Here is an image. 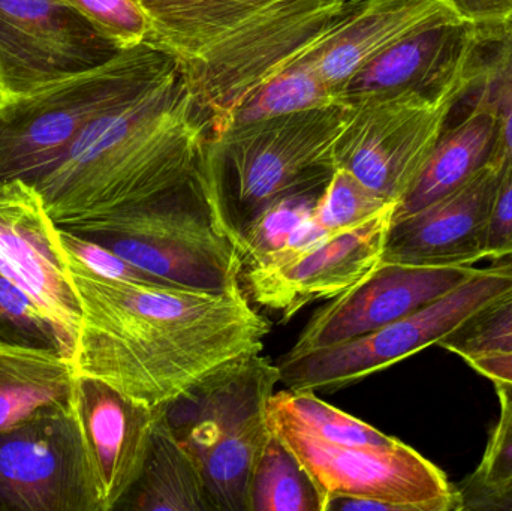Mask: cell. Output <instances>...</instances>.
I'll use <instances>...</instances> for the list:
<instances>
[{"instance_id":"obj_31","label":"cell","mask_w":512,"mask_h":511,"mask_svg":"<svg viewBox=\"0 0 512 511\" xmlns=\"http://www.w3.org/2000/svg\"><path fill=\"white\" fill-rule=\"evenodd\" d=\"M489 59L481 60L477 87L495 111L498 122L496 155L512 161V38L493 45Z\"/></svg>"},{"instance_id":"obj_9","label":"cell","mask_w":512,"mask_h":511,"mask_svg":"<svg viewBox=\"0 0 512 511\" xmlns=\"http://www.w3.org/2000/svg\"><path fill=\"white\" fill-rule=\"evenodd\" d=\"M512 285V264L478 269L468 281L420 311L340 344L286 353L280 383L292 392L334 393L438 345L466 318Z\"/></svg>"},{"instance_id":"obj_20","label":"cell","mask_w":512,"mask_h":511,"mask_svg":"<svg viewBox=\"0 0 512 511\" xmlns=\"http://www.w3.org/2000/svg\"><path fill=\"white\" fill-rule=\"evenodd\" d=\"M469 111L459 125L445 129L414 186L400 200L394 219L411 215L468 182L493 156L498 146V122L484 93L472 87Z\"/></svg>"},{"instance_id":"obj_23","label":"cell","mask_w":512,"mask_h":511,"mask_svg":"<svg viewBox=\"0 0 512 511\" xmlns=\"http://www.w3.org/2000/svg\"><path fill=\"white\" fill-rule=\"evenodd\" d=\"M249 511H322L309 473L274 431L252 471Z\"/></svg>"},{"instance_id":"obj_33","label":"cell","mask_w":512,"mask_h":511,"mask_svg":"<svg viewBox=\"0 0 512 511\" xmlns=\"http://www.w3.org/2000/svg\"><path fill=\"white\" fill-rule=\"evenodd\" d=\"M453 14L489 47L512 38V0H444Z\"/></svg>"},{"instance_id":"obj_3","label":"cell","mask_w":512,"mask_h":511,"mask_svg":"<svg viewBox=\"0 0 512 511\" xmlns=\"http://www.w3.org/2000/svg\"><path fill=\"white\" fill-rule=\"evenodd\" d=\"M348 0H215L152 18L149 42L174 60L212 140L259 87L309 56Z\"/></svg>"},{"instance_id":"obj_11","label":"cell","mask_w":512,"mask_h":511,"mask_svg":"<svg viewBox=\"0 0 512 511\" xmlns=\"http://www.w3.org/2000/svg\"><path fill=\"white\" fill-rule=\"evenodd\" d=\"M0 511H102L74 408L0 434Z\"/></svg>"},{"instance_id":"obj_16","label":"cell","mask_w":512,"mask_h":511,"mask_svg":"<svg viewBox=\"0 0 512 511\" xmlns=\"http://www.w3.org/2000/svg\"><path fill=\"white\" fill-rule=\"evenodd\" d=\"M504 165L495 155L450 194L394 219L382 260L427 267H472L486 260L487 228Z\"/></svg>"},{"instance_id":"obj_13","label":"cell","mask_w":512,"mask_h":511,"mask_svg":"<svg viewBox=\"0 0 512 511\" xmlns=\"http://www.w3.org/2000/svg\"><path fill=\"white\" fill-rule=\"evenodd\" d=\"M119 51L65 0H0L2 95L96 68Z\"/></svg>"},{"instance_id":"obj_28","label":"cell","mask_w":512,"mask_h":511,"mask_svg":"<svg viewBox=\"0 0 512 511\" xmlns=\"http://www.w3.org/2000/svg\"><path fill=\"white\" fill-rule=\"evenodd\" d=\"M391 206L397 204L370 191L349 171L336 168L319 194L312 221L325 234L340 233L364 224Z\"/></svg>"},{"instance_id":"obj_18","label":"cell","mask_w":512,"mask_h":511,"mask_svg":"<svg viewBox=\"0 0 512 511\" xmlns=\"http://www.w3.org/2000/svg\"><path fill=\"white\" fill-rule=\"evenodd\" d=\"M447 23L462 21L444 0H348L336 26L304 59L342 96L346 84L388 48Z\"/></svg>"},{"instance_id":"obj_15","label":"cell","mask_w":512,"mask_h":511,"mask_svg":"<svg viewBox=\"0 0 512 511\" xmlns=\"http://www.w3.org/2000/svg\"><path fill=\"white\" fill-rule=\"evenodd\" d=\"M477 270L381 260L360 284L313 312L288 353L340 344L402 320L456 290Z\"/></svg>"},{"instance_id":"obj_6","label":"cell","mask_w":512,"mask_h":511,"mask_svg":"<svg viewBox=\"0 0 512 511\" xmlns=\"http://www.w3.org/2000/svg\"><path fill=\"white\" fill-rule=\"evenodd\" d=\"M277 363L255 354L219 369L164 408L183 449L200 468L216 511H249V485L271 435Z\"/></svg>"},{"instance_id":"obj_7","label":"cell","mask_w":512,"mask_h":511,"mask_svg":"<svg viewBox=\"0 0 512 511\" xmlns=\"http://www.w3.org/2000/svg\"><path fill=\"white\" fill-rule=\"evenodd\" d=\"M65 230L180 287L230 290L240 285L245 267L236 240L219 224L203 168L185 185L140 206Z\"/></svg>"},{"instance_id":"obj_12","label":"cell","mask_w":512,"mask_h":511,"mask_svg":"<svg viewBox=\"0 0 512 511\" xmlns=\"http://www.w3.org/2000/svg\"><path fill=\"white\" fill-rule=\"evenodd\" d=\"M0 273L29 296L72 360L81 309L71 284L59 228L33 183H0Z\"/></svg>"},{"instance_id":"obj_22","label":"cell","mask_w":512,"mask_h":511,"mask_svg":"<svg viewBox=\"0 0 512 511\" xmlns=\"http://www.w3.org/2000/svg\"><path fill=\"white\" fill-rule=\"evenodd\" d=\"M117 510L216 511L200 468L171 431L164 410L140 477Z\"/></svg>"},{"instance_id":"obj_26","label":"cell","mask_w":512,"mask_h":511,"mask_svg":"<svg viewBox=\"0 0 512 511\" xmlns=\"http://www.w3.org/2000/svg\"><path fill=\"white\" fill-rule=\"evenodd\" d=\"M321 191L289 195L256 216L240 237L243 270L267 263L288 248L292 236L309 221Z\"/></svg>"},{"instance_id":"obj_36","label":"cell","mask_w":512,"mask_h":511,"mask_svg":"<svg viewBox=\"0 0 512 511\" xmlns=\"http://www.w3.org/2000/svg\"><path fill=\"white\" fill-rule=\"evenodd\" d=\"M462 497V511L465 510H511L512 480L490 489L459 488Z\"/></svg>"},{"instance_id":"obj_29","label":"cell","mask_w":512,"mask_h":511,"mask_svg":"<svg viewBox=\"0 0 512 511\" xmlns=\"http://www.w3.org/2000/svg\"><path fill=\"white\" fill-rule=\"evenodd\" d=\"M0 344L47 348L62 354L51 324L17 285L0 273ZM63 356V354H62ZM65 357V356H63Z\"/></svg>"},{"instance_id":"obj_38","label":"cell","mask_w":512,"mask_h":511,"mask_svg":"<svg viewBox=\"0 0 512 511\" xmlns=\"http://www.w3.org/2000/svg\"><path fill=\"white\" fill-rule=\"evenodd\" d=\"M137 2L143 6L149 20H152V18L162 17V15L188 11V9L206 5L215 0H137Z\"/></svg>"},{"instance_id":"obj_35","label":"cell","mask_w":512,"mask_h":511,"mask_svg":"<svg viewBox=\"0 0 512 511\" xmlns=\"http://www.w3.org/2000/svg\"><path fill=\"white\" fill-rule=\"evenodd\" d=\"M512 257V161L505 162L487 228L486 260Z\"/></svg>"},{"instance_id":"obj_40","label":"cell","mask_w":512,"mask_h":511,"mask_svg":"<svg viewBox=\"0 0 512 511\" xmlns=\"http://www.w3.org/2000/svg\"><path fill=\"white\" fill-rule=\"evenodd\" d=\"M0 96H2V92H0Z\"/></svg>"},{"instance_id":"obj_17","label":"cell","mask_w":512,"mask_h":511,"mask_svg":"<svg viewBox=\"0 0 512 511\" xmlns=\"http://www.w3.org/2000/svg\"><path fill=\"white\" fill-rule=\"evenodd\" d=\"M72 408L89 453L102 511L117 510L140 477L164 408L149 407L98 378L77 374Z\"/></svg>"},{"instance_id":"obj_32","label":"cell","mask_w":512,"mask_h":511,"mask_svg":"<svg viewBox=\"0 0 512 511\" xmlns=\"http://www.w3.org/2000/svg\"><path fill=\"white\" fill-rule=\"evenodd\" d=\"M59 242L63 252L68 257L74 258L78 263L86 266L92 272L105 278L122 279V281L134 282H162L155 276L143 272L135 267L134 264L126 261L125 258L114 254L110 249L81 234L72 233V231L60 230ZM167 284V282H164Z\"/></svg>"},{"instance_id":"obj_4","label":"cell","mask_w":512,"mask_h":511,"mask_svg":"<svg viewBox=\"0 0 512 511\" xmlns=\"http://www.w3.org/2000/svg\"><path fill=\"white\" fill-rule=\"evenodd\" d=\"M348 114V102H336L239 126L210 140L204 182L219 224L236 243L270 204L324 189L336 170L334 150Z\"/></svg>"},{"instance_id":"obj_24","label":"cell","mask_w":512,"mask_h":511,"mask_svg":"<svg viewBox=\"0 0 512 511\" xmlns=\"http://www.w3.org/2000/svg\"><path fill=\"white\" fill-rule=\"evenodd\" d=\"M270 420L336 446H385L394 441V437L385 435L369 423L331 407L313 392L286 389L274 393L270 402Z\"/></svg>"},{"instance_id":"obj_8","label":"cell","mask_w":512,"mask_h":511,"mask_svg":"<svg viewBox=\"0 0 512 511\" xmlns=\"http://www.w3.org/2000/svg\"><path fill=\"white\" fill-rule=\"evenodd\" d=\"M481 60L483 50L433 89L348 102V120L334 150L336 168L399 204L429 161L454 108L477 83Z\"/></svg>"},{"instance_id":"obj_14","label":"cell","mask_w":512,"mask_h":511,"mask_svg":"<svg viewBox=\"0 0 512 511\" xmlns=\"http://www.w3.org/2000/svg\"><path fill=\"white\" fill-rule=\"evenodd\" d=\"M396 206L358 227L330 234L288 257L245 273L248 294L283 323L319 300L342 296L373 272L384 254Z\"/></svg>"},{"instance_id":"obj_25","label":"cell","mask_w":512,"mask_h":511,"mask_svg":"<svg viewBox=\"0 0 512 511\" xmlns=\"http://www.w3.org/2000/svg\"><path fill=\"white\" fill-rule=\"evenodd\" d=\"M342 101V96L322 80L312 63L301 59L242 102L231 116L225 132L249 123L327 107Z\"/></svg>"},{"instance_id":"obj_19","label":"cell","mask_w":512,"mask_h":511,"mask_svg":"<svg viewBox=\"0 0 512 511\" xmlns=\"http://www.w3.org/2000/svg\"><path fill=\"white\" fill-rule=\"evenodd\" d=\"M483 48L474 32L462 23L421 30L361 69L343 89V101L351 104L402 90L433 89Z\"/></svg>"},{"instance_id":"obj_5","label":"cell","mask_w":512,"mask_h":511,"mask_svg":"<svg viewBox=\"0 0 512 511\" xmlns=\"http://www.w3.org/2000/svg\"><path fill=\"white\" fill-rule=\"evenodd\" d=\"M174 68V60L147 41L80 74L0 96V183L38 182L62 162L87 126Z\"/></svg>"},{"instance_id":"obj_34","label":"cell","mask_w":512,"mask_h":511,"mask_svg":"<svg viewBox=\"0 0 512 511\" xmlns=\"http://www.w3.org/2000/svg\"><path fill=\"white\" fill-rule=\"evenodd\" d=\"M512 480V413L501 407L486 452L477 470L459 488L490 489Z\"/></svg>"},{"instance_id":"obj_10","label":"cell","mask_w":512,"mask_h":511,"mask_svg":"<svg viewBox=\"0 0 512 511\" xmlns=\"http://www.w3.org/2000/svg\"><path fill=\"white\" fill-rule=\"evenodd\" d=\"M270 423L309 473L322 511L336 497L382 501L396 511H462L457 486L397 438L385 446H336L283 423Z\"/></svg>"},{"instance_id":"obj_1","label":"cell","mask_w":512,"mask_h":511,"mask_svg":"<svg viewBox=\"0 0 512 511\" xmlns=\"http://www.w3.org/2000/svg\"><path fill=\"white\" fill-rule=\"evenodd\" d=\"M66 260L81 309L71 360L77 375L164 408L219 369L264 351L271 324L242 284L207 291L122 281Z\"/></svg>"},{"instance_id":"obj_30","label":"cell","mask_w":512,"mask_h":511,"mask_svg":"<svg viewBox=\"0 0 512 511\" xmlns=\"http://www.w3.org/2000/svg\"><path fill=\"white\" fill-rule=\"evenodd\" d=\"M80 11L119 50L150 39L152 26L137 0H65Z\"/></svg>"},{"instance_id":"obj_37","label":"cell","mask_w":512,"mask_h":511,"mask_svg":"<svg viewBox=\"0 0 512 511\" xmlns=\"http://www.w3.org/2000/svg\"><path fill=\"white\" fill-rule=\"evenodd\" d=\"M466 365L490 381L512 384V356L478 357L466 360Z\"/></svg>"},{"instance_id":"obj_21","label":"cell","mask_w":512,"mask_h":511,"mask_svg":"<svg viewBox=\"0 0 512 511\" xmlns=\"http://www.w3.org/2000/svg\"><path fill=\"white\" fill-rule=\"evenodd\" d=\"M75 371L59 351L0 344V434L72 407Z\"/></svg>"},{"instance_id":"obj_2","label":"cell","mask_w":512,"mask_h":511,"mask_svg":"<svg viewBox=\"0 0 512 511\" xmlns=\"http://www.w3.org/2000/svg\"><path fill=\"white\" fill-rule=\"evenodd\" d=\"M210 123L180 75L167 77L87 126L33 183L57 228L140 206L200 174Z\"/></svg>"},{"instance_id":"obj_39","label":"cell","mask_w":512,"mask_h":511,"mask_svg":"<svg viewBox=\"0 0 512 511\" xmlns=\"http://www.w3.org/2000/svg\"><path fill=\"white\" fill-rule=\"evenodd\" d=\"M493 386H495L501 407L507 408L512 413V384L504 383V381H493Z\"/></svg>"},{"instance_id":"obj_27","label":"cell","mask_w":512,"mask_h":511,"mask_svg":"<svg viewBox=\"0 0 512 511\" xmlns=\"http://www.w3.org/2000/svg\"><path fill=\"white\" fill-rule=\"evenodd\" d=\"M439 347L460 359L512 356V285L466 318Z\"/></svg>"}]
</instances>
